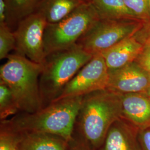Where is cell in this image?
<instances>
[{"label":"cell","mask_w":150,"mask_h":150,"mask_svg":"<svg viewBox=\"0 0 150 150\" xmlns=\"http://www.w3.org/2000/svg\"><path fill=\"white\" fill-rule=\"evenodd\" d=\"M121 116V94L108 89L96 91L83 97L75 129L91 150H98Z\"/></svg>","instance_id":"6da1fadb"},{"label":"cell","mask_w":150,"mask_h":150,"mask_svg":"<svg viewBox=\"0 0 150 150\" xmlns=\"http://www.w3.org/2000/svg\"><path fill=\"white\" fill-rule=\"evenodd\" d=\"M82 98H66L53 101L37 112H22L1 122L21 133L55 134L69 142L74 138Z\"/></svg>","instance_id":"7a4b0ae2"},{"label":"cell","mask_w":150,"mask_h":150,"mask_svg":"<svg viewBox=\"0 0 150 150\" xmlns=\"http://www.w3.org/2000/svg\"><path fill=\"white\" fill-rule=\"evenodd\" d=\"M7 59L0 68V82L10 89L21 112L39 111L43 107L40 88L43 65L16 53Z\"/></svg>","instance_id":"3957f363"},{"label":"cell","mask_w":150,"mask_h":150,"mask_svg":"<svg viewBox=\"0 0 150 150\" xmlns=\"http://www.w3.org/2000/svg\"><path fill=\"white\" fill-rule=\"evenodd\" d=\"M93 55L77 43L70 48L46 56L40 77V88L43 107L53 102Z\"/></svg>","instance_id":"277c9868"},{"label":"cell","mask_w":150,"mask_h":150,"mask_svg":"<svg viewBox=\"0 0 150 150\" xmlns=\"http://www.w3.org/2000/svg\"><path fill=\"white\" fill-rule=\"evenodd\" d=\"M91 3L85 2L69 16L59 22L47 23L44 34L46 55L70 48L98 20Z\"/></svg>","instance_id":"5b68a950"},{"label":"cell","mask_w":150,"mask_h":150,"mask_svg":"<svg viewBox=\"0 0 150 150\" xmlns=\"http://www.w3.org/2000/svg\"><path fill=\"white\" fill-rule=\"evenodd\" d=\"M145 21L139 20L98 19L77 42L86 52L94 55L132 36Z\"/></svg>","instance_id":"8992f818"},{"label":"cell","mask_w":150,"mask_h":150,"mask_svg":"<svg viewBox=\"0 0 150 150\" xmlns=\"http://www.w3.org/2000/svg\"><path fill=\"white\" fill-rule=\"evenodd\" d=\"M47 22L37 11L20 22L14 31L16 54L34 62L42 64L46 55L45 51L44 34Z\"/></svg>","instance_id":"52a82bcc"},{"label":"cell","mask_w":150,"mask_h":150,"mask_svg":"<svg viewBox=\"0 0 150 150\" xmlns=\"http://www.w3.org/2000/svg\"><path fill=\"white\" fill-rule=\"evenodd\" d=\"M109 80V71L101 54H94L65 86L57 101L66 98L83 97L91 93L106 90Z\"/></svg>","instance_id":"ba28073f"},{"label":"cell","mask_w":150,"mask_h":150,"mask_svg":"<svg viewBox=\"0 0 150 150\" xmlns=\"http://www.w3.org/2000/svg\"><path fill=\"white\" fill-rule=\"evenodd\" d=\"M150 87V74L136 61L109 71L108 90L119 94L143 93Z\"/></svg>","instance_id":"9c48e42d"},{"label":"cell","mask_w":150,"mask_h":150,"mask_svg":"<svg viewBox=\"0 0 150 150\" xmlns=\"http://www.w3.org/2000/svg\"><path fill=\"white\" fill-rule=\"evenodd\" d=\"M122 116L139 131L150 127V97L144 93L121 95Z\"/></svg>","instance_id":"30bf717a"},{"label":"cell","mask_w":150,"mask_h":150,"mask_svg":"<svg viewBox=\"0 0 150 150\" xmlns=\"http://www.w3.org/2000/svg\"><path fill=\"white\" fill-rule=\"evenodd\" d=\"M139 130L122 118L113 124L98 150H142Z\"/></svg>","instance_id":"8fae6325"},{"label":"cell","mask_w":150,"mask_h":150,"mask_svg":"<svg viewBox=\"0 0 150 150\" xmlns=\"http://www.w3.org/2000/svg\"><path fill=\"white\" fill-rule=\"evenodd\" d=\"M144 48V46L132 36L100 54L105 59L108 71H112L135 61Z\"/></svg>","instance_id":"7c38bea8"},{"label":"cell","mask_w":150,"mask_h":150,"mask_svg":"<svg viewBox=\"0 0 150 150\" xmlns=\"http://www.w3.org/2000/svg\"><path fill=\"white\" fill-rule=\"evenodd\" d=\"M18 150H67L69 141L55 134L42 132L22 133Z\"/></svg>","instance_id":"4fadbf2b"},{"label":"cell","mask_w":150,"mask_h":150,"mask_svg":"<svg viewBox=\"0 0 150 150\" xmlns=\"http://www.w3.org/2000/svg\"><path fill=\"white\" fill-rule=\"evenodd\" d=\"M83 2L81 0H45L38 11L47 23L53 24L69 16Z\"/></svg>","instance_id":"5bb4252c"},{"label":"cell","mask_w":150,"mask_h":150,"mask_svg":"<svg viewBox=\"0 0 150 150\" xmlns=\"http://www.w3.org/2000/svg\"><path fill=\"white\" fill-rule=\"evenodd\" d=\"M89 2L99 19L138 20L126 6L123 0H89Z\"/></svg>","instance_id":"9a60e30c"},{"label":"cell","mask_w":150,"mask_h":150,"mask_svg":"<svg viewBox=\"0 0 150 150\" xmlns=\"http://www.w3.org/2000/svg\"><path fill=\"white\" fill-rule=\"evenodd\" d=\"M45 0H5L9 15L8 26L17 24L28 16L37 12Z\"/></svg>","instance_id":"2e32d148"},{"label":"cell","mask_w":150,"mask_h":150,"mask_svg":"<svg viewBox=\"0 0 150 150\" xmlns=\"http://www.w3.org/2000/svg\"><path fill=\"white\" fill-rule=\"evenodd\" d=\"M20 112L18 105L8 87L0 82V120H8Z\"/></svg>","instance_id":"e0dca14e"},{"label":"cell","mask_w":150,"mask_h":150,"mask_svg":"<svg viewBox=\"0 0 150 150\" xmlns=\"http://www.w3.org/2000/svg\"><path fill=\"white\" fill-rule=\"evenodd\" d=\"M22 134L21 132L1 122L0 150H18Z\"/></svg>","instance_id":"ac0fdd59"},{"label":"cell","mask_w":150,"mask_h":150,"mask_svg":"<svg viewBox=\"0 0 150 150\" xmlns=\"http://www.w3.org/2000/svg\"><path fill=\"white\" fill-rule=\"evenodd\" d=\"M15 49L14 31L7 25H0V59H7L11 51Z\"/></svg>","instance_id":"d6986e66"},{"label":"cell","mask_w":150,"mask_h":150,"mask_svg":"<svg viewBox=\"0 0 150 150\" xmlns=\"http://www.w3.org/2000/svg\"><path fill=\"white\" fill-rule=\"evenodd\" d=\"M128 8L137 19L148 21L150 20L149 2L147 0H123Z\"/></svg>","instance_id":"ffe728a7"},{"label":"cell","mask_w":150,"mask_h":150,"mask_svg":"<svg viewBox=\"0 0 150 150\" xmlns=\"http://www.w3.org/2000/svg\"><path fill=\"white\" fill-rule=\"evenodd\" d=\"M134 36L144 46L150 44V20L144 22L142 27Z\"/></svg>","instance_id":"44dd1931"},{"label":"cell","mask_w":150,"mask_h":150,"mask_svg":"<svg viewBox=\"0 0 150 150\" xmlns=\"http://www.w3.org/2000/svg\"><path fill=\"white\" fill-rule=\"evenodd\" d=\"M150 74V44L144 46L139 57L135 61Z\"/></svg>","instance_id":"7402d4cb"},{"label":"cell","mask_w":150,"mask_h":150,"mask_svg":"<svg viewBox=\"0 0 150 150\" xmlns=\"http://www.w3.org/2000/svg\"><path fill=\"white\" fill-rule=\"evenodd\" d=\"M139 139L142 150H150V127L139 131Z\"/></svg>","instance_id":"603a6c76"},{"label":"cell","mask_w":150,"mask_h":150,"mask_svg":"<svg viewBox=\"0 0 150 150\" xmlns=\"http://www.w3.org/2000/svg\"><path fill=\"white\" fill-rule=\"evenodd\" d=\"M8 10L5 0H0V25H8Z\"/></svg>","instance_id":"cb8c5ba5"},{"label":"cell","mask_w":150,"mask_h":150,"mask_svg":"<svg viewBox=\"0 0 150 150\" xmlns=\"http://www.w3.org/2000/svg\"><path fill=\"white\" fill-rule=\"evenodd\" d=\"M67 150H91L79 138H74L69 142Z\"/></svg>","instance_id":"d4e9b609"},{"label":"cell","mask_w":150,"mask_h":150,"mask_svg":"<svg viewBox=\"0 0 150 150\" xmlns=\"http://www.w3.org/2000/svg\"><path fill=\"white\" fill-rule=\"evenodd\" d=\"M144 93H145L146 95H147V96H149L150 97V87L146 90V91L144 92H143Z\"/></svg>","instance_id":"484cf974"},{"label":"cell","mask_w":150,"mask_h":150,"mask_svg":"<svg viewBox=\"0 0 150 150\" xmlns=\"http://www.w3.org/2000/svg\"><path fill=\"white\" fill-rule=\"evenodd\" d=\"M81 1H83V2H88V1H89V0H81Z\"/></svg>","instance_id":"4316f807"},{"label":"cell","mask_w":150,"mask_h":150,"mask_svg":"<svg viewBox=\"0 0 150 150\" xmlns=\"http://www.w3.org/2000/svg\"><path fill=\"white\" fill-rule=\"evenodd\" d=\"M149 11H150V0L149 1Z\"/></svg>","instance_id":"83f0119b"},{"label":"cell","mask_w":150,"mask_h":150,"mask_svg":"<svg viewBox=\"0 0 150 150\" xmlns=\"http://www.w3.org/2000/svg\"><path fill=\"white\" fill-rule=\"evenodd\" d=\"M147 1H149H149H150V0H147Z\"/></svg>","instance_id":"f1b7e54d"}]
</instances>
